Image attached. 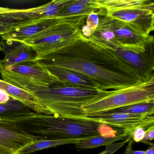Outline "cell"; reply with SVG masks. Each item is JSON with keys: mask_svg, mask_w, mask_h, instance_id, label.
I'll use <instances>...</instances> for the list:
<instances>
[{"mask_svg": "<svg viewBox=\"0 0 154 154\" xmlns=\"http://www.w3.org/2000/svg\"><path fill=\"white\" fill-rule=\"evenodd\" d=\"M99 11L90 14L85 19V23L84 21L80 28L81 33L86 38L91 37L99 25L100 20Z\"/></svg>", "mask_w": 154, "mask_h": 154, "instance_id": "cell-22", "label": "cell"}, {"mask_svg": "<svg viewBox=\"0 0 154 154\" xmlns=\"http://www.w3.org/2000/svg\"><path fill=\"white\" fill-rule=\"evenodd\" d=\"M129 138L126 140L119 142V143H113L112 144H109L105 146L106 148L103 151L102 154H112L116 152L118 149H119L125 145L126 143H128Z\"/></svg>", "mask_w": 154, "mask_h": 154, "instance_id": "cell-24", "label": "cell"}, {"mask_svg": "<svg viewBox=\"0 0 154 154\" xmlns=\"http://www.w3.org/2000/svg\"><path fill=\"white\" fill-rule=\"evenodd\" d=\"M80 119H87L121 129L122 133L130 135L138 128H149L154 127V115H136L118 112H106L97 115H86Z\"/></svg>", "mask_w": 154, "mask_h": 154, "instance_id": "cell-9", "label": "cell"}, {"mask_svg": "<svg viewBox=\"0 0 154 154\" xmlns=\"http://www.w3.org/2000/svg\"><path fill=\"white\" fill-rule=\"evenodd\" d=\"M46 66L49 72L63 84L99 91L91 81L76 73L57 66Z\"/></svg>", "mask_w": 154, "mask_h": 154, "instance_id": "cell-17", "label": "cell"}, {"mask_svg": "<svg viewBox=\"0 0 154 154\" xmlns=\"http://www.w3.org/2000/svg\"><path fill=\"white\" fill-rule=\"evenodd\" d=\"M70 1L53 0L37 8L20 9L18 12L7 14L6 15L15 23L56 17L60 11Z\"/></svg>", "mask_w": 154, "mask_h": 154, "instance_id": "cell-12", "label": "cell"}, {"mask_svg": "<svg viewBox=\"0 0 154 154\" xmlns=\"http://www.w3.org/2000/svg\"><path fill=\"white\" fill-rule=\"evenodd\" d=\"M100 16L122 21L144 36L154 29V2L150 0H101Z\"/></svg>", "mask_w": 154, "mask_h": 154, "instance_id": "cell-5", "label": "cell"}, {"mask_svg": "<svg viewBox=\"0 0 154 154\" xmlns=\"http://www.w3.org/2000/svg\"><path fill=\"white\" fill-rule=\"evenodd\" d=\"M81 139L48 140L40 139L21 149L19 152L18 154H31L35 151L49 148L67 144H75Z\"/></svg>", "mask_w": 154, "mask_h": 154, "instance_id": "cell-20", "label": "cell"}, {"mask_svg": "<svg viewBox=\"0 0 154 154\" xmlns=\"http://www.w3.org/2000/svg\"><path fill=\"white\" fill-rule=\"evenodd\" d=\"M3 51V46H2V43L0 41V52Z\"/></svg>", "mask_w": 154, "mask_h": 154, "instance_id": "cell-31", "label": "cell"}, {"mask_svg": "<svg viewBox=\"0 0 154 154\" xmlns=\"http://www.w3.org/2000/svg\"><path fill=\"white\" fill-rule=\"evenodd\" d=\"M151 102H154V75L127 88L100 91L85 102L81 110L84 116L97 115L132 104Z\"/></svg>", "mask_w": 154, "mask_h": 154, "instance_id": "cell-3", "label": "cell"}, {"mask_svg": "<svg viewBox=\"0 0 154 154\" xmlns=\"http://www.w3.org/2000/svg\"><path fill=\"white\" fill-rule=\"evenodd\" d=\"M45 66L61 67L90 80L99 91L129 87L145 77L112 50L79 35L60 48L36 58Z\"/></svg>", "mask_w": 154, "mask_h": 154, "instance_id": "cell-1", "label": "cell"}, {"mask_svg": "<svg viewBox=\"0 0 154 154\" xmlns=\"http://www.w3.org/2000/svg\"><path fill=\"white\" fill-rule=\"evenodd\" d=\"M99 92L97 90L61 84L34 89L29 92L51 114L80 117L85 116L81 110L83 103L97 95Z\"/></svg>", "mask_w": 154, "mask_h": 154, "instance_id": "cell-4", "label": "cell"}, {"mask_svg": "<svg viewBox=\"0 0 154 154\" xmlns=\"http://www.w3.org/2000/svg\"><path fill=\"white\" fill-rule=\"evenodd\" d=\"M32 112L22 103L11 98L8 102L0 104V119L27 115Z\"/></svg>", "mask_w": 154, "mask_h": 154, "instance_id": "cell-19", "label": "cell"}, {"mask_svg": "<svg viewBox=\"0 0 154 154\" xmlns=\"http://www.w3.org/2000/svg\"><path fill=\"white\" fill-rule=\"evenodd\" d=\"M107 112L128 113L136 115H154V102L136 103L119 108Z\"/></svg>", "mask_w": 154, "mask_h": 154, "instance_id": "cell-21", "label": "cell"}, {"mask_svg": "<svg viewBox=\"0 0 154 154\" xmlns=\"http://www.w3.org/2000/svg\"><path fill=\"white\" fill-rule=\"evenodd\" d=\"M103 152H101V153H99V154H102L103 153Z\"/></svg>", "mask_w": 154, "mask_h": 154, "instance_id": "cell-32", "label": "cell"}, {"mask_svg": "<svg viewBox=\"0 0 154 154\" xmlns=\"http://www.w3.org/2000/svg\"><path fill=\"white\" fill-rule=\"evenodd\" d=\"M0 120L14 123L29 134L45 139H81L99 135L117 136V131L112 127L75 117L32 111L27 115Z\"/></svg>", "mask_w": 154, "mask_h": 154, "instance_id": "cell-2", "label": "cell"}, {"mask_svg": "<svg viewBox=\"0 0 154 154\" xmlns=\"http://www.w3.org/2000/svg\"><path fill=\"white\" fill-rule=\"evenodd\" d=\"M83 23L73 19H63L57 24L30 37L22 43L34 50L37 58L62 47L72 40L81 32L80 28Z\"/></svg>", "mask_w": 154, "mask_h": 154, "instance_id": "cell-7", "label": "cell"}, {"mask_svg": "<svg viewBox=\"0 0 154 154\" xmlns=\"http://www.w3.org/2000/svg\"><path fill=\"white\" fill-rule=\"evenodd\" d=\"M103 20L114 34L115 39L119 45H135L146 42L151 35L146 37L141 35L131 29L122 21L112 18L103 16Z\"/></svg>", "mask_w": 154, "mask_h": 154, "instance_id": "cell-13", "label": "cell"}, {"mask_svg": "<svg viewBox=\"0 0 154 154\" xmlns=\"http://www.w3.org/2000/svg\"><path fill=\"white\" fill-rule=\"evenodd\" d=\"M9 94L2 90H0V104L5 103L10 99Z\"/></svg>", "mask_w": 154, "mask_h": 154, "instance_id": "cell-28", "label": "cell"}, {"mask_svg": "<svg viewBox=\"0 0 154 154\" xmlns=\"http://www.w3.org/2000/svg\"><path fill=\"white\" fill-rule=\"evenodd\" d=\"M148 129L143 128H138L134 130L131 134V139L133 141L136 142H141L145 137L146 130Z\"/></svg>", "mask_w": 154, "mask_h": 154, "instance_id": "cell-25", "label": "cell"}, {"mask_svg": "<svg viewBox=\"0 0 154 154\" xmlns=\"http://www.w3.org/2000/svg\"><path fill=\"white\" fill-rule=\"evenodd\" d=\"M128 133H122L114 137L99 136L82 139L75 144V148L80 150L94 148L103 146H107L114 142L123 140L128 137Z\"/></svg>", "mask_w": 154, "mask_h": 154, "instance_id": "cell-18", "label": "cell"}, {"mask_svg": "<svg viewBox=\"0 0 154 154\" xmlns=\"http://www.w3.org/2000/svg\"><path fill=\"white\" fill-rule=\"evenodd\" d=\"M16 43L7 49L4 58L0 60V69L35 59V53L29 46L22 42Z\"/></svg>", "mask_w": 154, "mask_h": 154, "instance_id": "cell-16", "label": "cell"}, {"mask_svg": "<svg viewBox=\"0 0 154 154\" xmlns=\"http://www.w3.org/2000/svg\"><path fill=\"white\" fill-rule=\"evenodd\" d=\"M0 90L6 92L11 98L22 103L34 112L40 114H51L31 94L26 91L2 80H0Z\"/></svg>", "mask_w": 154, "mask_h": 154, "instance_id": "cell-15", "label": "cell"}, {"mask_svg": "<svg viewBox=\"0 0 154 154\" xmlns=\"http://www.w3.org/2000/svg\"><path fill=\"white\" fill-rule=\"evenodd\" d=\"M154 37L152 35L148 40L142 44L107 48L136 68L145 78H148L154 75Z\"/></svg>", "mask_w": 154, "mask_h": 154, "instance_id": "cell-8", "label": "cell"}, {"mask_svg": "<svg viewBox=\"0 0 154 154\" xmlns=\"http://www.w3.org/2000/svg\"><path fill=\"white\" fill-rule=\"evenodd\" d=\"M62 19L53 17L16 23L8 33L1 37L7 43L23 42L30 37L57 24Z\"/></svg>", "mask_w": 154, "mask_h": 154, "instance_id": "cell-11", "label": "cell"}, {"mask_svg": "<svg viewBox=\"0 0 154 154\" xmlns=\"http://www.w3.org/2000/svg\"><path fill=\"white\" fill-rule=\"evenodd\" d=\"M16 23L7 17L6 14L0 15V36L8 33Z\"/></svg>", "mask_w": 154, "mask_h": 154, "instance_id": "cell-23", "label": "cell"}, {"mask_svg": "<svg viewBox=\"0 0 154 154\" xmlns=\"http://www.w3.org/2000/svg\"><path fill=\"white\" fill-rule=\"evenodd\" d=\"M20 9H14L9 8L0 7V15L4 14H10V13H15L18 12Z\"/></svg>", "mask_w": 154, "mask_h": 154, "instance_id": "cell-29", "label": "cell"}, {"mask_svg": "<svg viewBox=\"0 0 154 154\" xmlns=\"http://www.w3.org/2000/svg\"><path fill=\"white\" fill-rule=\"evenodd\" d=\"M154 138V127L149 128L146 130L144 139L141 142L147 143L148 140H153Z\"/></svg>", "mask_w": 154, "mask_h": 154, "instance_id": "cell-27", "label": "cell"}, {"mask_svg": "<svg viewBox=\"0 0 154 154\" xmlns=\"http://www.w3.org/2000/svg\"><path fill=\"white\" fill-rule=\"evenodd\" d=\"M40 139L17 125L0 120V154H18L25 147Z\"/></svg>", "mask_w": 154, "mask_h": 154, "instance_id": "cell-10", "label": "cell"}, {"mask_svg": "<svg viewBox=\"0 0 154 154\" xmlns=\"http://www.w3.org/2000/svg\"><path fill=\"white\" fill-rule=\"evenodd\" d=\"M102 9L101 0H71L60 11L58 18L86 19Z\"/></svg>", "mask_w": 154, "mask_h": 154, "instance_id": "cell-14", "label": "cell"}, {"mask_svg": "<svg viewBox=\"0 0 154 154\" xmlns=\"http://www.w3.org/2000/svg\"><path fill=\"white\" fill-rule=\"evenodd\" d=\"M150 146L148 149L145 151V154H154V144H150Z\"/></svg>", "mask_w": 154, "mask_h": 154, "instance_id": "cell-30", "label": "cell"}, {"mask_svg": "<svg viewBox=\"0 0 154 154\" xmlns=\"http://www.w3.org/2000/svg\"><path fill=\"white\" fill-rule=\"evenodd\" d=\"M0 74L3 81L28 92L62 84L36 59L4 67Z\"/></svg>", "mask_w": 154, "mask_h": 154, "instance_id": "cell-6", "label": "cell"}, {"mask_svg": "<svg viewBox=\"0 0 154 154\" xmlns=\"http://www.w3.org/2000/svg\"><path fill=\"white\" fill-rule=\"evenodd\" d=\"M129 140L128 141V145L126 149L125 152L122 154H145V151L142 150H134L132 149V145H133V140L131 139V135H129Z\"/></svg>", "mask_w": 154, "mask_h": 154, "instance_id": "cell-26", "label": "cell"}]
</instances>
